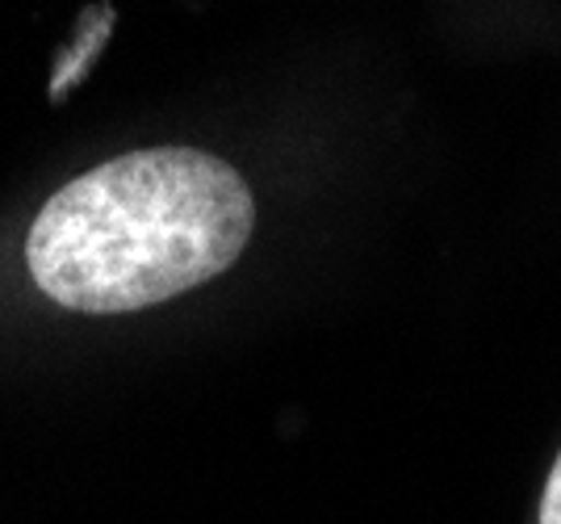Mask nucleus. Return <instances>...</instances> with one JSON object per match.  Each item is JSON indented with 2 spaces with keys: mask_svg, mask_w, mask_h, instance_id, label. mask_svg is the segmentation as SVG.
<instances>
[{
  "mask_svg": "<svg viewBox=\"0 0 561 524\" xmlns=\"http://www.w3.org/2000/svg\"><path fill=\"white\" fill-rule=\"evenodd\" d=\"M256 202L227 160L151 147L96 164L43 206L25 239L38 289L80 315H126L227 273Z\"/></svg>",
  "mask_w": 561,
  "mask_h": 524,
  "instance_id": "1",
  "label": "nucleus"
},
{
  "mask_svg": "<svg viewBox=\"0 0 561 524\" xmlns=\"http://www.w3.org/2000/svg\"><path fill=\"white\" fill-rule=\"evenodd\" d=\"M540 524H561V457L553 475L545 482V500H540Z\"/></svg>",
  "mask_w": 561,
  "mask_h": 524,
  "instance_id": "2",
  "label": "nucleus"
}]
</instances>
